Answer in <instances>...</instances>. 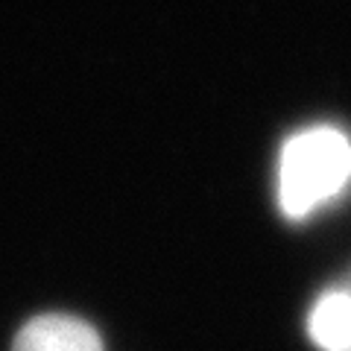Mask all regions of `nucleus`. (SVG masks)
<instances>
[{
	"mask_svg": "<svg viewBox=\"0 0 351 351\" xmlns=\"http://www.w3.org/2000/svg\"><path fill=\"white\" fill-rule=\"evenodd\" d=\"M351 182V138L337 126H307L284 141L278 156V205L304 219L337 199Z\"/></svg>",
	"mask_w": 351,
	"mask_h": 351,
	"instance_id": "obj_1",
	"label": "nucleus"
},
{
	"mask_svg": "<svg viewBox=\"0 0 351 351\" xmlns=\"http://www.w3.org/2000/svg\"><path fill=\"white\" fill-rule=\"evenodd\" d=\"M12 351H103V339L76 316L44 313L21 328Z\"/></svg>",
	"mask_w": 351,
	"mask_h": 351,
	"instance_id": "obj_2",
	"label": "nucleus"
},
{
	"mask_svg": "<svg viewBox=\"0 0 351 351\" xmlns=\"http://www.w3.org/2000/svg\"><path fill=\"white\" fill-rule=\"evenodd\" d=\"M307 334L322 351H351V290H328L307 316Z\"/></svg>",
	"mask_w": 351,
	"mask_h": 351,
	"instance_id": "obj_3",
	"label": "nucleus"
}]
</instances>
